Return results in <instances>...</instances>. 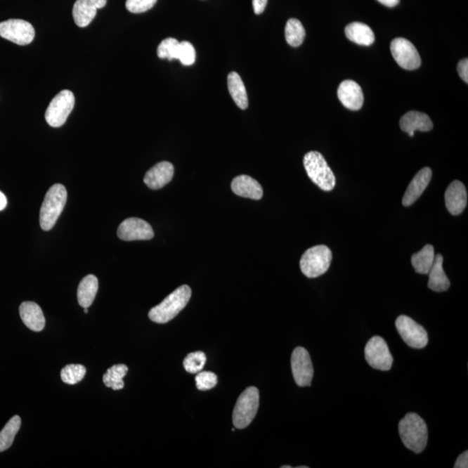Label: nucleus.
Wrapping results in <instances>:
<instances>
[{
    "instance_id": "nucleus-40",
    "label": "nucleus",
    "mask_w": 468,
    "mask_h": 468,
    "mask_svg": "<svg viewBox=\"0 0 468 468\" xmlns=\"http://www.w3.org/2000/svg\"><path fill=\"white\" fill-rule=\"evenodd\" d=\"M96 9H102L106 6L107 0H89Z\"/></svg>"
},
{
    "instance_id": "nucleus-42",
    "label": "nucleus",
    "mask_w": 468,
    "mask_h": 468,
    "mask_svg": "<svg viewBox=\"0 0 468 468\" xmlns=\"http://www.w3.org/2000/svg\"><path fill=\"white\" fill-rule=\"evenodd\" d=\"M84 313H88V308H84Z\"/></svg>"
},
{
    "instance_id": "nucleus-28",
    "label": "nucleus",
    "mask_w": 468,
    "mask_h": 468,
    "mask_svg": "<svg viewBox=\"0 0 468 468\" xmlns=\"http://www.w3.org/2000/svg\"><path fill=\"white\" fill-rule=\"evenodd\" d=\"M285 39L290 46L299 47L306 38V30L302 23L297 18H291L287 21L285 30Z\"/></svg>"
},
{
    "instance_id": "nucleus-15",
    "label": "nucleus",
    "mask_w": 468,
    "mask_h": 468,
    "mask_svg": "<svg viewBox=\"0 0 468 468\" xmlns=\"http://www.w3.org/2000/svg\"><path fill=\"white\" fill-rule=\"evenodd\" d=\"M445 202L452 215L462 214L467 204V189L462 182L455 181L448 186L445 193Z\"/></svg>"
},
{
    "instance_id": "nucleus-24",
    "label": "nucleus",
    "mask_w": 468,
    "mask_h": 468,
    "mask_svg": "<svg viewBox=\"0 0 468 468\" xmlns=\"http://www.w3.org/2000/svg\"><path fill=\"white\" fill-rule=\"evenodd\" d=\"M228 91L234 103L241 110H246L248 107V96L244 82L240 76L235 72L229 74L228 77Z\"/></svg>"
},
{
    "instance_id": "nucleus-39",
    "label": "nucleus",
    "mask_w": 468,
    "mask_h": 468,
    "mask_svg": "<svg viewBox=\"0 0 468 468\" xmlns=\"http://www.w3.org/2000/svg\"><path fill=\"white\" fill-rule=\"evenodd\" d=\"M377 1L385 6L390 7V8L396 6L400 3V0H377Z\"/></svg>"
},
{
    "instance_id": "nucleus-31",
    "label": "nucleus",
    "mask_w": 468,
    "mask_h": 468,
    "mask_svg": "<svg viewBox=\"0 0 468 468\" xmlns=\"http://www.w3.org/2000/svg\"><path fill=\"white\" fill-rule=\"evenodd\" d=\"M207 362V356L202 351L190 353L184 359V368L187 372L198 374L203 370Z\"/></svg>"
},
{
    "instance_id": "nucleus-12",
    "label": "nucleus",
    "mask_w": 468,
    "mask_h": 468,
    "mask_svg": "<svg viewBox=\"0 0 468 468\" xmlns=\"http://www.w3.org/2000/svg\"><path fill=\"white\" fill-rule=\"evenodd\" d=\"M291 364L296 384L299 387L311 386L314 370L309 352L303 347H297L292 352Z\"/></svg>"
},
{
    "instance_id": "nucleus-16",
    "label": "nucleus",
    "mask_w": 468,
    "mask_h": 468,
    "mask_svg": "<svg viewBox=\"0 0 468 468\" xmlns=\"http://www.w3.org/2000/svg\"><path fill=\"white\" fill-rule=\"evenodd\" d=\"M174 169L172 163L162 162L155 165L145 174L144 183L148 188L157 190L161 189L172 181Z\"/></svg>"
},
{
    "instance_id": "nucleus-37",
    "label": "nucleus",
    "mask_w": 468,
    "mask_h": 468,
    "mask_svg": "<svg viewBox=\"0 0 468 468\" xmlns=\"http://www.w3.org/2000/svg\"><path fill=\"white\" fill-rule=\"evenodd\" d=\"M267 1L268 0H252L254 13L257 15L263 13L267 6Z\"/></svg>"
},
{
    "instance_id": "nucleus-23",
    "label": "nucleus",
    "mask_w": 468,
    "mask_h": 468,
    "mask_svg": "<svg viewBox=\"0 0 468 468\" xmlns=\"http://www.w3.org/2000/svg\"><path fill=\"white\" fill-rule=\"evenodd\" d=\"M98 291V280L94 275H88L78 285V304L83 308H89L94 302Z\"/></svg>"
},
{
    "instance_id": "nucleus-13",
    "label": "nucleus",
    "mask_w": 468,
    "mask_h": 468,
    "mask_svg": "<svg viewBox=\"0 0 468 468\" xmlns=\"http://www.w3.org/2000/svg\"><path fill=\"white\" fill-rule=\"evenodd\" d=\"M117 235L124 241L148 240L154 237L155 233L148 222L138 218H129L119 226Z\"/></svg>"
},
{
    "instance_id": "nucleus-38",
    "label": "nucleus",
    "mask_w": 468,
    "mask_h": 468,
    "mask_svg": "<svg viewBox=\"0 0 468 468\" xmlns=\"http://www.w3.org/2000/svg\"><path fill=\"white\" fill-rule=\"evenodd\" d=\"M455 468H467L468 467V452L465 451L460 455L456 460L454 466Z\"/></svg>"
},
{
    "instance_id": "nucleus-11",
    "label": "nucleus",
    "mask_w": 468,
    "mask_h": 468,
    "mask_svg": "<svg viewBox=\"0 0 468 468\" xmlns=\"http://www.w3.org/2000/svg\"><path fill=\"white\" fill-rule=\"evenodd\" d=\"M390 51L395 61L404 70H414L422 64V59L413 44L410 40L397 38L390 44Z\"/></svg>"
},
{
    "instance_id": "nucleus-25",
    "label": "nucleus",
    "mask_w": 468,
    "mask_h": 468,
    "mask_svg": "<svg viewBox=\"0 0 468 468\" xmlns=\"http://www.w3.org/2000/svg\"><path fill=\"white\" fill-rule=\"evenodd\" d=\"M98 9L89 0H77L74 4L72 15L77 26L86 27L94 20Z\"/></svg>"
},
{
    "instance_id": "nucleus-7",
    "label": "nucleus",
    "mask_w": 468,
    "mask_h": 468,
    "mask_svg": "<svg viewBox=\"0 0 468 468\" xmlns=\"http://www.w3.org/2000/svg\"><path fill=\"white\" fill-rule=\"evenodd\" d=\"M75 105V96L72 91H62L51 100L46 111L47 124L53 128H59L65 124L67 118Z\"/></svg>"
},
{
    "instance_id": "nucleus-6",
    "label": "nucleus",
    "mask_w": 468,
    "mask_h": 468,
    "mask_svg": "<svg viewBox=\"0 0 468 468\" xmlns=\"http://www.w3.org/2000/svg\"><path fill=\"white\" fill-rule=\"evenodd\" d=\"M259 406V392L257 388L249 387L238 399L233 414L235 428L243 429L251 424Z\"/></svg>"
},
{
    "instance_id": "nucleus-22",
    "label": "nucleus",
    "mask_w": 468,
    "mask_h": 468,
    "mask_svg": "<svg viewBox=\"0 0 468 468\" xmlns=\"http://www.w3.org/2000/svg\"><path fill=\"white\" fill-rule=\"evenodd\" d=\"M347 38L359 46H370L375 42L372 29L365 24L354 22L345 27Z\"/></svg>"
},
{
    "instance_id": "nucleus-18",
    "label": "nucleus",
    "mask_w": 468,
    "mask_h": 468,
    "mask_svg": "<svg viewBox=\"0 0 468 468\" xmlns=\"http://www.w3.org/2000/svg\"><path fill=\"white\" fill-rule=\"evenodd\" d=\"M400 127L403 131L413 137L415 131H430L433 129V122L425 113L410 111L401 118Z\"/></svg>"
},
{
    "instance_id": "nucleus-20",
    "label": "nucleus",
    "mask_w": 468,
    "mask_h": 468,
    "mask_svg": "<svg viewBox=\"0 0 468 468\" xmlns=\"http://www.w3.org/2000/svg\"><path fill=\"white\" fill-rule=\"evenodd\" d=\"M231 188L234 194L244 198L259 200L264 195L261 185L254 178L245 174L234 178Z\"/></svg>"
},
{
    "instance_id": "nucleus-3",
    "label": "nucleus",
    "mask_w": 468,
    "mask_h": 468,
    "mask_svg": "<svg viewBox=\"0 0 468 468\" xmlns=\"http://www.w3.org/2000/svg\"><path fill=\"white\" fill-rule=\"evenodd\" d=\"M67 202V191L65 186L55 184L48 190L40 209V226L44 231L54 228Z\"/></svg>"
},
{
    "instance_id": "nucleus-9",
    "label": "nucleus",
    "mask_w": 468,
    "mask_h": 468,
    "mask_svg": "<svg viewBox=\"0 0 468 468\" xmlns=\"http://www.w3.org/2000/svg\"><path fill=\"white\" fill-rule=\"evenodd\" d=\"M0 37L18 46H27L35 38V29L23 20H9L0 23Z\"/></svg>"
},
{
    "instance_id": "nucleus-4",
    "label": "nucleus",
    "mask_w": 468,
    "mask_h": 468,
    "mask_svg": "<svg viewBox=\"0 0 468 468\" xmlns=\"http://www.w3.org/2000/svg\"><path fill=\"white\" fill-rule=\"evenodd\" d=\"M304 166L308 176L319 188L326 192L333 190L336 186L335 176L319 152L311 151L304 155Z\"/></svg>"
},
{
    "instance_id": "nucleus-43",
    "label": "nucleus",
    "mask_w": 468,
    "mask_h": 468,
    "mask_svg": "<svg viewBox=\"0 0 468 468\" xmlns=\"http://www.w3.org/2000/svg\"><path fill=\"white\" fill-rule=\"evenodd\" d=\"M281 467L282 468H292L291 466H283V467Z\"/></svg>"
},
{
    "instance_id": "nucleus-10",
    "label": "nucleus",
    "mask_w": 468,
    "mask_h": 468,
    "mask_svg": "<svg viewBox=\"0 0 468 468\" xmlns=\"http://www.w3.org/2000/svg\"><path fill=\"white\" fill-rule=\"evenodd\" d=\"M365 359L375 370L387 371L391 369L393 356L384 338L373 337L365 347Z\"/></svg>"
},
{
    "instance_id": "nucleus-30",
    "label": "nucleus",
    "mask_w": 468,
    "mask_h": 468,
    "mask_svg": "<svg viewBox=\"0 0 468 468\" xmlns=\"http://www.w3.org/2000/svg\"><path fill=\"white\" fill-rule=\"evenodd\" d=\"M86 369L80 364H69L61 371L62 381L66 384L74 385L83 380Z\"/></svg>"
},
{
    "instance_id": "nucleus-35",
    "label": "nucleus",
    "mask_w": 468,
    "mask_h": 468,
    "mask_svg": "<svg viewBox=\"0 0 468 468\" xmlns=\"http://www.w3.org/2000/svg\"><path fill=\"white\" fill-rule=\"evenodd\" d=\"M157 0H127L126 8L132 13H143L153 8Z\"/></svg>"
},
{
    "instance_id": "nucleus-41",
    "label": "nucleus",
    "mask_w": 468,
    "mask_h": 468,
    "mask_svg": "<svg viewBox=\"0 0 468 468\" xmlns=\"http://www.w3.org/2000/svg\"><path fill=\"white\" fill-rule=\"evenodd\" d=\"M7 205V199L5 195L0 191V211L5 209Z\"/></svg>"
},
{
    "instance_id": "nucleus-33",
    "label": "nucleus",
    "mask_w": 468,
    "mask_h": 468,
    "mask_svg": "<svg viewBox=\"0 0 468 468\" xmlns=\"http://www.w3.org/2000/svg\"><path fill=\"white\" fill-rule=\"evenodd\" d=\"M196 59V52L195 47L188 41H182L179 44V51H178V60H180L182 65L190 66L195 64Z\"/></svg>"
},
{
    "instance_id": "nucleus-8",
    "label": "nucleus",
    "mask_w": 468,
    "mask_h": 468,
    "mask_svg": "<svg viewBox=\"0 0 468 468\" xmlns=\"http://www.w3.org/2000/svg\"><path fill=\"white\" fill-rule=\"evenodd\" d=\"M397 332L408 346L423 349L429 343L428 333L422 325L407 316H400L396 321Z\"/></svg>"
},
{
    "instance_id": "nucleus-36",
    "label": "nucleus",
    "mask_w": 468,
    "mask_h": 468,
    "mask_svg": "<svg viewBox=\"0 0 468 468\" xmlns=\"http://www.w3.org/2000/svg\"><path fill=\"white\" fill-rule=\"evenodd\" d=\"M457 70L462 79L465 82L466 84L468 83V60L467 58L462 59L457 66Z\"/></svg>"
},
{
    "instance_id": "nucleus-26",
    "label": "nucleus",
    "mask_w": 468,
    "mask_h": 468,
    "mask_svg": "<svg viewBox=\"0 0 468 468\" xmlns=\"http://www.w3.org/2000/svg\"><path fill=\"white\" fill-rule=\"evenodd\" d=\"M434 257V249L431 245H427L421 251L412 256L411 263L416 273L428 274L432 266Z\"/></svg>"
},
{
    "instance_id": "nucleus-2",
    "label": "nucleus",
    "mask_w": 468,
    "mask_h": 468,
    "mask_svg": "<svg viewBox=\"0 0 468 468\" xmlns=\"http://www.w3.org/2000/svg\"><path fill=\"white\" fill-rule=\"evenodd\" d=\"M192 291L188 285H181L162 301L152 308L148 317L157 324H166L176 317L184 309L191 299Z\"/></svg>"
},
{
    "instance_id": "nucleus-17",
    "label": "nucleus",
    "mask_w": 468,
    "mask_h": 468,
    "mask_svg": "<svg viewBox=\"0 0 468 468\" xmlns=\"http://www.w3.org/2000/svg\"><path fill=\"white\" fill-rule=\"evenodd\" d=\"M431 178H432V170L429 168L422 169L415 174L414 179L412 180L406 192H405L403 198V205L404 207L413 205L428 187Z\"/></svg>"
},
{
    "instance_id": "nucleus-34",
    "label": "nucleus",
    "mask_w": 468,
    "mask_h": 468,
    "mask_svg": "<svg viewBox=\"0 0 468 468\" xmlns=\"http://www.w3.org/2000/svg\"><path fill=\"white\" fill-rule=\"evenodd\" d=\"M196 387L199 390L206 391L214 389L218 382L216 375L210 371H200L195 377Z\"/></svg>"
},
{
    "instance_id": "nucleus-14",
    "label": "nucleus",
    "mask_w": 468,
    "mask_h": 468,
    "mask_svg": "<svg viewBox=\"0 0 468 468\" xmlns=\"http://www.w3.org/2000/svg\"><path fill=\"white\" fill-rule=\"evenodd\" d=\"M338 99L345 108L351 110L361 109L363 104L362 88L352 80L342 82L337 90Z\"/></svg>"
},
{
    "instance_id": "nucleus-27",
    "label": "nucleus",
    "mask_w": 468,
    "mask_h": 468,
    "mask_svg": "<svg viewBox=\"0 0 468 468\" xmlns=\"http://www.w3.org/2000/svg\"><path fill=\"white\" fill-rule=\"evenodd\" d=\"M128 370L129 368L125 364H117L110 368L103 376V384L114 390L124 389V382L122 379L127 375Z\"/></svg>"
},
{
    "instance_id": "nucleus-19",
    "label": "nucleus",
    "mask_w": 468,
    "mask_h": 468,
    "mask_svg": "<svg viewBox=\"0 0 468 468\" xmlns=\"http://www.w3.org/2000/svg\"><path fill=\"white\" fill-rule=\"evenodd\" d=\"M20 314L25 326L33 332H42L46 326V318L38 304L27 301L21 304Z\"/></svg>"
},
{
    "instance_id": "nucleus-5",
    "label": "nucleus",
    "mask_w": 468,
    "mask_h": 468,
    "mask_svg": "<svg viewBox=\"0 0 468 468\" xmlns=\"http://www.w3.org/2000/svg\"><path fill=\"white\" fill-rule=\"evenodd\" d=\"M332 252L326 246H316L308 249L300 259V268L307 278L322 276L329 270Z\"/></svg>"
},
{
    "instance_id": "nucleus-21",
    "label": "nucleus",
    "mask_w": 468,
    "mask_h": 468,
    "mask_svg": "<svg viewBox=\"0 0 468 468\" xmlns=\"http://www.w3.org/2000/svg\"><path fill=\"white\" fill-rule=\"evenodd\" d=\"M442 264H443V257L441 254L436 255L428 273L429 275V288L436 292H446L450 287V281L444 272Z\"/></svg>"
},
{
    "instance_id": "nucleus-32",
    "label": "nucleus",
    "mask_w": 468,
    "mask_h": 468,
    "mask_svg": "<svg viewBox=\"0 0 468 468\" xmlns=\"http://www.w3.org/2000/svg\"><path fill=\"white\" fill-rule=\"evenodd\" d=\"M179 44V41L174 38H169L162 41L157 48L158 58L169 59V61L178 59Z\"/></svg>"
},
{
    "instance_id": "nucleus-29",
    "label": "nucleus",
    "mask_w": 468,
    "mask_h": 468,
    "mask_svg": "<svg viewBox=\"0 0 468 468\" xmlns=\"http://www.w3.org/2000/svg\"><path fill=\"white\" fill-rule=\"evenodd\" d=\"M21 427V418L15 415L0 432V453L12 447L15 436Z\"/></svg>"
},
{
    "instance_id": "nucleus-1",
    "label": "nucleus",
    "mask_w": 468,
    "mask_h": 468,
    "mask_svg": "<svg viewBox=\"0 0 468 468\" xmlns=\"http://www.w3.org/2000/svg\"><path fill=\"white\" fill-rule=\"evenodd\" d=\"M401 440L408 449L415 454H421L428 444V427L421 416L408 414L399 423Z\"/></svg>"
}]
</instances>
